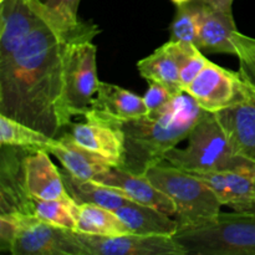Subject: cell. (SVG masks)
I'll return each mask as SVG.
<instances>
[{
  "instance_id": "ac0fdd59",
  "label": "cell",
  "mask_w": 255,
  "mask_h": 255,
  "mask_svg": "<svg viewBox=\"0 0 255 255\" xmlns=\"http://www.w3.org/2000/svg\"><path fill=\"white\" fill-rule=\"evenodd\" d=\"M50 153L59 159L71 176L84 181H92L112 167L104 158L77 144L69 132L57 137V143Z\"/></svg>"
},
{
  "instance_id": "484cf974",
  "label": "cell",
  "mask_w": 255,
  "mask_h": 255,
  "mask_svg": "<svg viewBox=\"0 0 255 255\" xmlns=\"http://www.w3.org/2000/svg\"><path fill=\"white\" fill-rule=\"evenodd\" d=\"M168 42L178 64L182 87H183V91H186L187 87L206 67L209 59L203 56V52L193 42L171 41V40H168Z\"/></svg>"
},
{
  "instance_id": "603a6c76",
  "label": "cell",
  "mask_w": 255,
  "mask_h": 255,
  "mask_svg": "<svg viewBox=\"0 0 255 255\" xmlns=\"http://www.w3.org/2000/svg\"><path fill=\"white\" fill-rule=\"evenodd\" d=\"M57 143V138L47 136L27 125L0 115V144L37 151L50 152Z\"/></svg>"
},
{
  "instance_id": "cb8c5ba5",
  "label": "cell",
  "mask_w": 255,
  "mask_h": 255,
  "mask_svg": "<svg viewBox=\"0 0 255 255\" xmlns=\"http://www.w3.org/2000/svg\"><path fill=\"white\" fill-rule=\"evenodd\" d=\"M81 0H30L35 14L47 24L70 31L82 22L79 17Z\"/></svg>"
},
{
  "instance_id": "ffe728a7",
  "label": "cell",
  "mask_w": 255,
  "mask_h": 255,
  "mask_svg": "<svg viewBox=\"0 0 255 255\" xmlns=\"http://www.w3.org/2000/svg\"><path fill=\"white\" fill-rule=\"evenodd\" d=\"M139 75L148 82L163 85L174 96L183 94V87L179 77V67L167 41L151 55L137 62Z\"/></svg>"
},
{
  "instance_id": "3957f363",
  "label": "cell",
  "mask_w": 255,
  "mask_h": 255,
  "mask_svg": "<svg viewBox=\"0 0 255 255\" xmlns=\"http://www.w3.org/2000/svg\"><path fill=\"white\" fill-rule=\"evenodd\" d=\"M144 176L173 202L179 228L209 223L221 214L223 204L197 174L162 162Z\"/></svg>"
},
{
  "instance_id": "e0dca14e",
  "label": "cell",
  "mask_w": 255,
  "mask_h": 255,
  "mask_svg": "<svg viewBox=\"0 0 255 255\" xmlns=\"http://www.w3.org/2000/svg\"><path fill=\"white\" fill-rule=\"evenodd\" d=\"M115 213L126 224L131 233L139 236L173 237L179 229L178 221L172 219L169 214L133 201L125 203Z\"/></svg>"
},
{
  "instance_id": "9c48e42d",
  "label": "cell",
  "mask_w": 255,
  "mask_h": 255,
  "mask_svg": "<svg viewBox=\"0 0 255 255\" xmlns=\"http://www.w3.org/2000/svg\"><path fill=\"white\" fill-rule=\"evenodd\" d=\"M248 89L239 72L209 61L184 92L204 111L217 114L243 100Z\"/></svg>"
},
{
  "instance_id": "4dcf8cb0",
  "label": "cell",
  "mask_w": 255,
  "mask_h": 255,
  "mask_svg": "<svg viewBox=\"0 0 255 255\" xmlns=\"http://www.w3.org/2000/svg\"><path fill=\"white\" fill-rule=\"evenodd\" d=\"M244 213H253V214H255V199H254V203L252 204L251 208H249L247 212H244Z\"/></svg>"
},
{
  "instance_id": "5bb4252c",
  "label": "cell",
  "mask_w": 255,
  "mask_h": 255,
  "mask_svg": "<svg viewBox=\"0 0 255 255\" xmlns=\"http://www.w3.org/2000/svg\"><path fill=\"white\" fill-rule=\"evenodd\" d=\"M92 181L120 192L131 201L154 207L169 216H176L173 202L162 193L146 176L131 173L119 167H111Z\"/></svg>"
},
{
  "instance_id": "1f68e13d",
  "label": "cell",
  "mask_w": 255,
  "mask_h": 255,
  "mask_svg": "<svg viewBox=\"0 0 255 255\" xmlns=\"http://www.w3.org/2000/svg\"><path fill=\"white\" fill-rule=\"evenodd\" d=\"M172 1H173L176 5H179V4H184V2L191 1V0H172Z\"/></svg>"
},
{
  "instance_id": "ba28073f",
  "label": "cell",
  "mask_w": 255,
  "mask_h": 255,
  "mask_svg": "<svg viewBox=\"0 0 255 255\" xmlns=\"http://www.w3.org/2000/svg\"><path fill=\"white\" fill-rule=\"evenodd\" d=\"M82 117V122H71L70 125L71 138L87 151L104 158L112 167L121 168L125 161L122 121L92 107Z\"/></svg>"
},
{
  "instance_id": "d4e9b609",
  "label": "cell",
  "mask_w": 255,
  "mask_h": 255,
  "mask_svg": "<svg viewBox=\"0 0 255 255\" xmlns=\"http://www.w3.org/2000/svg\"><path fill=\"white\" fill-rule=\"evenodd\" d=\"M79 203L71 197L61 199L35 198V216L46 223L77 232Z\"/></svg>"
},
{
  "instance_id": "5b68a950",
  "label": "cell",
  "mask_w": 255,
  "mask_h": 255,
  "mask_svg": "<svg viewBox=\"0 0 255 255\" xmlns=\"http://www.w3.org/2000/svg\"><path fill=\"white\" fill-rule=\"evenodd\" d=\"M173 238L187 255H255V214L221 213L209 223L179 228Z\"/></svg>"
},
{
  "instance_id": "7402d4cb",
  "label": "cell",
  "mask_w": 255,
  "mask_h": 255,
  "mask_svg": "<svg viewBox=\"0 0 255 255\" xmlns=\"http://www.w3.org/2000/svg\"><path fill=\"white\" fill-rule=\"evenodd\" d=\"M77 232L101 237H116L131 233L115 211L95 204H79Z\"/></svg>"
},
{
  "instance_id": "52a82bcc",
  "label": "cell",
  "mask_w": 255,
  "mask_h": 255,
  "mask_svg": "<svg viewBox=\"0 0 255 255\" xmlns=\"http://www.w3.org/2000/svg\"><path fill=\"white\" fill-rule=\"evenodd\" d=\"M101 30L92 21H87L80 34L70 44L66 65V104L70 115L84 116L91 109L100 81L97 79V47L92 42Z\"/></svg>"
},
{
  "instance_id": "30bf717a",
  "label": "cell",
  "mask_w": 255,
  "mask_h": 255,
  "mask_svg": "<svg viewBox=\"0 0 255 255\" xmlns=\"http://www.w3.org/2000/svg\"><path fill=\"white\" fill-rule=\"evenodd\" d=\"M0 147V216H35V198L27 191L24 172V158L30 149Z\"/></svg>"
},
{
  "instance_id": "8fae6325",
  "label": "cell",
  "mask_w": 255,
  "mask_h": 255,
  "mask_svg": "<svg viewBox=\"0 0 255 255\" xmlns=\"http://www.w3.org/2000/svg\"><path fill=\"white\" fill-rule=\"evenodd\" d=\"M76 234L85 255H187L173 237L133 233L101 237L81 232Z\"/></svg>"
},
{
  "instance_id": "9a60e30c",
  "label": "cell",
  "mask_w": 255,
  "mask_h": 255,
  "mask_svg": "<svg viewBox=\"0 0 255 255\" xmlns=\"http://www.w3.org/2000/svg\"><path fill=\"white\" fill-rule=\"evenodd\" d=\"M199 5L197 46L206 54H229L236 56L233 35L237 31L233 12L218 9L204 0Z\"/></svg>"
},
{
  "instance_id": "f546056e",
  "label": "cell",
  "mask_w": 255,
  "mask_h": 255,
  "mask_svg": "<svg viewBox=\"0 0 255 255\" xmlns=\"http://www.w3.org/2000/svg\"><path fill=\"white\" fill-rule=\"evenodd\" d=\"M204 1L209 2V4L218 7V9L226 10V11H232V5H233L234 0H204Z\"/></svg>"
},
{
  "instance_id": "7c38bea8",
  "label": "cell",
  "mask_w": 255,
  "mask_h": 255,
  "mask_svg": "<svg viewBox=\"0 0 255 255\" xmlns=\"http://www.w3.org/2000/svg\"><path fill=\"white\" fill-rule=\"evenodd\" d=\"M196 174V173H194ZM214 192L223 206L247 212L255 199V164L244 162L226 171L197 173Z\"/></svg>"
},
{
  "instance_id": "277c9868",
  "label": "cell",
  "mask_w": 255,
  "mask_h": 255,
  "mask_svg": "<svg viewBox=\"0 0 255 255\" xmlns=\"http://www.w3.org/2000/svg\"><path fill=\"white\" fill-rule=\"evenodd\" d=\"M186 148L174 147L164 162L191 173L226 171L248 162L234 147L214 112L204 111L189 132Z\"/></svg>"
},
{
  "instance_id": "44dd1931",
  "label": "cell",
  "mask_w": 255,
  "mask_h": 255,
  "mask_svg": "<svg viewBox=\"0 0 255 255\" xmlns=\"http://www.w3.org/2000/svg\"><path fill=\"white\" fill-rule=\"evenodd\" d=\"M61 176L70 197L79 204H95L104 208L116 211L127 203L128 199L120 192L96 183L94 181H84L71 176L66 169H62Z\"/></svg>"
},
{
  "instance_id": "6da1fadb",
  "label": "cell",
  "mask_w": 255,
  "mask_h": 255,
  "mask_svg": "<svg viewBox=\"0 0 255 255\" xmlns=\"http://www.w3.org/2000/svg\"><path fill=\"white\" fill-rule=\"evenodd\" d=\"M86 25L62 31L39 17L19 49L0 61V115L61 136L72 119L66 104L70 44Z\"/></svg>"
},
{
  "instance_id": "8992f818",
  "label": "cell",
  "mask_w": 255,
  "mask_h": 255,
  "mask_svg": "<svg viewBox=\"0 0 255 255\" xmlns=\"http://www.w3.org/2000/svg\"><path fill=\"white\" fill-rule=\"evenodd\" d=\"M0 249L12 255H85L76 232L36 216H0Z\"/></svg>"
},
{
  "instance_id": "4fadbf2b",
  "label": "cell",
  "mask_w": 255,
  "mask_h": 255,
  "mask_svg": "<svg viewBox=\"0 0 255 255\" xmlns=\"http://www.w3.org/2000/svg\"><path fill=\"white\" fill-rule=\"evenodd\" d=\"M216 115L236 153L255 164V90L249 86L243 100Z\"/></svg>"
},
{
  "instance_id": "f1b7e54d",
  "label": "cell",
  "mask_w": 255,
  "mask_h": 255,
  "mask_svg": "<svg viewBox=\"0 0 255 255\" xmlns=\"http://www.w3.org/2000/svg\"><path fill=\"white\" fill-rule=\"evenodd\" d=\"M148 89L143 95V100L148 109L147 116L154 117L166 111L176 96L163 85L157 82H148Z\"/></svg>"
},
{
  "instance_id": "d6986e66",
  "label": "cell",
  "mask_w": 255,
  "mask_h": 255,
  "mask_svg": "<svg viewBox=\"0 0 255 255\" xmlns=\"http://www.w3.org/2000/svg\"><path fill=\"white\" fill-rule=\"evenodd\" d=\"M91 107L122 122L148 115L143 96H138L119 85L102 81H100Z\"/></svg>"
},
{
  "instance_id": "2e32d148",
  "label": "cell",
  "mask_w": 255,
  "mask_h": 255,
  "mask_svg": "<svg viewBox=\"0 0 255 255\" xmlns=\"http://www.w3.org/2000/svg\"><path fill=\"white\" fill-rule=\"evenodd\" d=\"M50 152L45 149L29 151L24 158L25 182L27 191L34 198H69L61 172L50 159Z\"/></svg>"
},
{
  "instance_id": "83f0119b",
  "label": "cell",
  "mask_w": 255,
  "mask_h": 255,
  "mask_svg": "<svg viewBox=\"0 0 255 255\" xmlns=\"http://www.w3.org/2000/svg\"><path fill=\"white\" fill-rule=\"evenodd\" d=\"M236 56L239 60L242 79L255 90V39L237 30L233 35Z\"/></svg>"
},
{
  "instance_id": "4316f807",
  "label": "cell",
  "mask_w": 255,
  "mask_h": 255,
  "mask_svg": "<svg viewBox=\"0 0 255 255\" xmlns=\"http://www.w3.org/2000/svg\"><path fill=\"white\" fill-rule=\"evenodd\" d=\"M199 5L197 0H191L177 5V11L171 22V41L193 42L198 40Z\"/></svg>"
},
{
  "instance_id": "7a4b0ae2",
  "label": "cell",
  "mask_w": 255,
  "mask_h": 255,
  "mask_svg": "<svg viewBox=\"0 0 255 255\" xmlns=\"http://www.w3.org/2000/svg\"><path fill=\"white\" fill-rule=\"evenodd\" d=\"M203 109L188 94L178 95L158 116H143L122 122L125 161L121 168L144 176L166 159L167 153L188 137Z\"/></svg>"
}]
</instances>
